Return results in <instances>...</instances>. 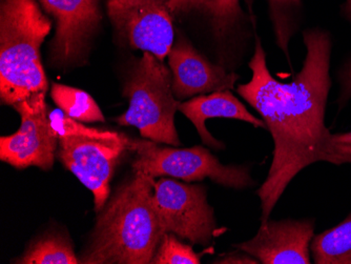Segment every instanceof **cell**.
Here are the masks:
<instances>
[{
	"instance_id": "cell-1",
	"label": "cell",
	"mask_w": 351,
	"mask_h": 264,
	"mask_svg": "<svg viewBox=\"0 0 351 264\" xmlns=\"http://www.w3.org/2000/svg\"><path fill=\"white\" fill-rule=\"evenodd\" d=\"M306 58L291 82H280L268 70L266 53L256 38L250 61L252 80L237 88L265 122L274 141L273 161L258 189L260 224L267 221L289 183L315 163L351 165V132L331 133L325 124L330 90L331 39L319 29L303 33Z\"/></svg>"
},
{
	"instance_id": "cell-2",
	"label": "cell",
	"mask_w": 351,
	"mask_h": 264,
	"mask_svg": "<svg viewBox=\"0 0 351 264\" xmlns=\"http://www.w3.org/2000/svg\"><path fill=\"white\" fill-rule=\"evenodd\" d=\"M155 182L151 175L134 171V176L120 185L98 212L80 263H151L165 235L154 206Z\"/></svg>"
},
{
	"instance_id": "cell-3",
	"label": "cell",
	"mask_w": 351,
	"mask_h": 264,
	"mask_svg": "<svg viewBox=\"0 0 351 264\" xmlns=\"http://www.w3.org/2000/svg\"><path fill=\"white\" fill-rule=\"evenodd\" d=\"M52 21L36 0L0 3V100L13 106L47 92L40 49Z\"/></svg>"
},
{
	"instance_id": "cell-4",
	"label": "cell",
	"mask_w": 351,
	"mask_h": 264,
	"mask_svg": "<svg viewBox=\"0 0 351 264\" xmlns=\"http://www.w3.org/2000/svg\"><path fill=\"white\" fill-rule=\"evenodd\" d=\"M123 95L130 106L116 118L118 124L137 128L142 137L155 143L181 145L175 124L179 100L173 95L171 69L165 61L143 52L126 77Z\"/></svg>"
},
{
	"instance_id": "cell-5",
	"label": "cell",
	"mask_w": 351,
	"mask_h": 264,
	"mask_svg": "<svg viewBox=\"0 0 351 264\" xmlns=\"http://www.w3.org/2000/svg\"><path fill=\"white\" fill-rule=\"evenodd\" d=\"M149 139H130L129 149L136 153L134 171L157 177H171L185 182L210 179L234 190L252 188L256 181L247 165H224L202 145L187 149L163 147Z\"/></svg>"
},
{
	"instance_id": "cell-6",
	"label": "cell",
	"mask_w": 351,
	"mask_h": 264,
	"mask_svg": "<svg viewBox=\"0 0 351 264\" xmlns=\"http://www.w3.org/2000/svg\"><path fill=\"white\" fill-rule=\"evenodd\" d=\"M153 202L165 234L200 245H208L216 235L214 208L204 185L163 177L154 184Z\"/></svg>"
},
{
	"instance_id": "cell-7",
	"label": "cell",
	"mask_w": 351,
	"mask_h": 264,
	"mask_svg": "<svg viewBox=\"0 0 351 264\" xmlns=\"http://www.w3.org/2000/svg\"><path fill=\"white\" fill-rule=\"evenodd\" d=\"M12 108L21 115V128L16 133L0 138V159L19 169H52L59 138L51 128L45 93L34 94Z\"/></svg>"
},
{
	"instance_id": "cell-8",
	"label": "cell",
	"mask_w": 351,
	"mask_h": 264,
	"mask_svg": "<svg viewBox=\"0 0 351 264\" xmlns=\"http://www.w3.org/2000/svg\"><path fill=\"white\" fill-rule=\"evenodd\" d=\"M106 12L131 48L165 61L175 41L173 14L165 0H106Z\"/></svg>"
},
{
	"instance_id": "cell-9",
	"label": "cell",
	"mask_w": 351,
	"mask_h": 264,
	"mask_svg": "<svg viewBox=\"0 0 351 264\" xmlns=\"http://www.w3.org/2000/svg\"><path fill=\"white\" fill-rule=\"evenodd\" d=\"M129 145L130 139L115 143L72 136L59 138L57 158L92 192L97 213L108 202L114 171Z\"/></svg>"
},
{
	"instance_id": "cell-10",
	"label": "cell",
	"mask_w": 351,
	"mask_h": 264,
	"mask_svg": "<svg viewBox=\"0 0 351 264\" xmlns=\"http://www.w3.org/2000/svg\"><path fill=\"white\" fill-rule=\"evenodd\" d=\"M101 0H40L47 15L56 23L51 41L52 60L59 66L82 62L88 43L101 21Z\"/></svg>"
},
{
	"instance_id": "cell-11",
	"label": "cell",
	"mask_w": 351,
	"mask_h": 264,
	"mask_svg": "<svg viewBox=\"0 0 351 264\" xmlns=\"http://www.w3.org/2000/svg\"><path fill=\"white\" fill-rule=\"evenodd\" d=\"M315 219L270 220L260 224L257 234L234 248L262 264H311Z\"/></svg>"
},
{
	"instance_id": "cell-12",
	"label": "cell",
	"mask_w": 351,
	"mask_h": 264,
	"mask_svg": "<svg viewBox=\"0 0 351 264\" xmlns=\"http://www.w3.org/2000/svg\"><path fill=\"white\" fill-rule=\"evenodd\" d=\"M176 99H187L208 93L234 88L236 73L210 62L182 34L173 41L167 55Z\"/></svg>"
},
{
	"instance_id": "cell-13",
	"label": "cell",
	"mask_w": 351,
	"mask_h": 264,
	"mask_svg": "<svg viewBox=\"0 0 351 264\" xmlns=\"http://www.w3.org/2000/svg\"><path fill=\"white\" fill-rule=\"evenodd\" d=\"M178 111L194 124L202 143L213 149H226V145L208 132L205 125L207 119L228 118L266 129L265 122L252 115L230 90L210 93V95L195 96L184 102L179 101Z\"/></svg>"
},
{
	"instance_id": "cell-14",
	"label": "cell",
	"mask_w": 351,
	"mask_h": 264,
	"mask_svg": "<svg viewBox=\"0 0 351 264\" xmlns=\"http://www.w3.org/2000/svg\"><path fill=\"white\" fill-rule=\"evenodd\" d=\"M311 253L317 264H351V213L338 226L315 236Z\"/></svg>"
},
{
	"instance_id": "cell-15",
	"label": "cell",
	"mask_w": 351,
	"mask_h": 264,
	"mask_svg": "<svg viewBox=\"0 0 351 264\" xmlns=\"http://www.w3.org/2000/svg\"><path fill=\"white\" fill-rule=\"evenodd\" d=\"M15 263L21 264H77L72 242L60 234H47L32 242Z\"/></svg>"
},
{
	"instance_id": "cell-16",
	"label": "cell",
	"mask_w": 351,
	"mask_h": 264,
	"mask_svg": "<svg viewBox=\"0 0 351 264\" xmlns=\"http://www.w3.org/2000/svg\"><path fill=\"white\" fill-rule=\"evenodd\" d=\"M51 97L66 115L80 122H104V116L94 98L79 88L53 84Z\"/></svg>"
},
{
	"instance_id": "cell-17",
	"label": "cell",
	"mask_w": 351,
	"mask_h": 264,
	"mask_svg": "<svg viewBox=\"0 0 351 264\" xmlns=\"http://www.w3.org/2000/svg\"><path fill=\"white\" fill-rule=\"evenodd\" d=\"M49 118H50L53 133L58 138L72 136V137L92 138L97 141H115V143H121L129 139L123 134H119L117 132L86 127L82 124V122L66 115L59 108L50 112Z\"/></svg>"
},
{
	"instance_id": "cell-18",
	"label": "cell",
	"mask_w": 351,
	"mask_h": 264,
	"mask_svg": "<svg viewBox=\"0 0 351 264\" xmlns=\"http://www.w3.org/2000/svg\"><path fill=\"white\" fill-rule=\"evenodd\" d=\"M153 264H199L201 254L193 246L181 241L173 232H165L152 259Z\"/></svg>"
},
{
	"instance_id": "cell-19",
	"label": "cell",
	"mask_w": 351,
	"mask_h": 264,
	"mask_svg": "<svg viewBox=\"0 0 351 264\" xmlns=\"http://www.w3.org/2000/svg\"><path fill=\"white\" fill-rule=\"evenodd\" d=\"M214 21L218 34H224L241 16L239 0H210L205 8Z\"/></svg>"
},
{
	"instance_id": "cell-20",
	"label": "cell",
	"mask_w": 351,
	"mask_h": 264,
	"mask_svg": "<svg viewBox=\"0 0 351 264\" xmlns=\"http://www.w3.org/2000/svg\"><path fill=\"white\" fill-rule=\"evenodd\" d=\"M210 0H165L173 15L184 13L193 9H205Z\"/></svg>"
},
{
	"instance_id": "cell-21",
	"label": "cell",
	"mask_w": 351,
	"mask_h": 264,
	"mask_svg": "<svg viewBox=\"0 0 351 264\" xmlns=\"http://www.w3.org/2000/svg\"><path fill=\"white\" fill-rule=\"evenodd\" d=\"M237 252L234 253H228L226 255L221 256L218 259L214 260L213 263L218 264H259L256 258L250 256V254L245 252L240 251L236 248Z\"/></svg>"
},
{
	"instance_id": "cell-22",
	"label": "cell",
	"mask_w": 351,
	"mask_h": 264,
	"mask_svg": "<svg viewBox=\"0 0 351 264\" xmlns=\"http://www.w3.org/2000/svg\"><path fill=\"white\" fill-rule=\"evenodd\" d=\"M341 84H342V91L338 100L340 108L351 98V61L345 67L341 75Z\"/></svg>"
},
{
	"instance_id": "cell-23",
	"label": "cell",
	"mask_w": 351,
	"mask_h": 264,
	"mask_svg": "<svg viewBox=\"0 0 351 264\" xmlns=\"http://www.w3.org/2000/svg\"><path fill=\"white\" fill-rule=\"evenodd\" d=\"M270 5L274 8L293 7L300 5L301 0H269Z\"/></svg>"
},
{
	"instance_id": "cell-24",
	"label": "cell",
	"mask_w": 351,
	"mask_h": 264,
	"mask_svg": "<svg viewBox=\"0 0 351 264\" xmlns=\"http://www.w3.org/2000/svg\"><path fill=\"white\" fill-rule=\"evenodd\" d=\"M343 12H344L345 16L351 23V0H345V5H343Z\"/></svg>"
}]
</instances>
